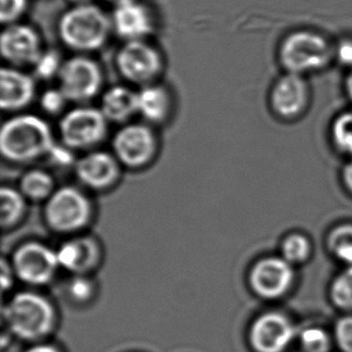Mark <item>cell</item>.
<instances>
[{
    "label": "cell",
    "instance_id": "obj_15",
    "mask_svg": "<svg viewBox=\"0 0 352 352\" xmlns=\"http://www.w3.org/2000/svg\"><path fill=\"white\" fill-rule=\"evenodd\" d=\"M112 27L119 38L126 41L144 40L153 33V19L149 10L138 0H124L115 5Z\"/></svg>",
    "mask_w": 352,
    "mask_h": 352
},
{
    "label": "cell",
    "instance_id": "obj_35",
    "mask_svg": "<svg viewBox=\"0 0 352 352\" xmlns=\"http://www.w3.org/2000/svg\"><path fill=\"white\" fill-rule=\"evenodd\" d=\"M12 276H14V268L11 263L6 261L5 258L1 260V283H3V290L9 289L12 285Z\"/></svg>",
    "mask_w": 352,
    "mask_h": 352
},
{
    "label": "cell",
    "instance_id": "obj_6",
    "mask_svg": "<svg viewBox=\"0 0 352 352\" xmlns=\"http://www.w3.org/2000/svg\"><path fill=\"white\" fill-rule=\"evenodd\" d=\"M58 81L69 102L83 105L100 93L104 75L96 60L81 54L64 62Z\"/></svg>",
    "mask_w": 352,
    "mask_h": 352
},
{
    "label": "cell",
    "instance_id": "obj_26",
    "mask_svg": "<svg viewBox=\"0 0 352 352\" xmlns=\"http://www.w3.org/2000/svg\"><path fill=\"white\" fill-rule=\"evenodd\" d=\"M331 296L334 305L344 310H352V266L334 280Z\"/></svg>",
    "mask_w": 352,
    "mask_h": 352
},
{
    "label": "cell",
    "instance_id": "obj_13",
    "mask_svg": "<svg viewBox=\"0 0 352 352\" xmlns=\"http://www.w3.org/2000/svg\"><path fill=\"white\" fill-rule=\"evenodd\" d=\"M294 272L283 257H265L252 266L249 284L252 291L263 298H278L290 289Z\"/></svg>",
    "mask_w": 352,
    "mask_h": 352
},
{
    "label": "cell",
    "instance_id": "obj_19",
    "mask_svg": "<svg viewBox=\"0 0 352 352\" xmlns=\"http://www.w3.org/2000/svg\"><path fill=\"white\" fill-rule=\"evenodd\" d=\"M100 111L109 123H130L138 115V91L125 86L111 87L101 96Z\"/></svg>",
    "mask_w": 352,
    "mask_h": 352
},
{
    "label": "cell",
    "instance_id": "obj_3",
    "mask_svg": "<svg viewBox=\"0 0 352 352\" xmlns=\"http://www.w3.org/2000/svg\"><path fill=\"white\" fill-rule=\"evenodd\" d=\"M10 329L24 340L46 337L54 324V309L43 296L35 292L14 295L4 310Z\"/></svg>",
    "mask_w": 352,
    "mask_h": 352
},
{
    "label": "cell",
    "instance_id": "obj_23",
    "mask_svg": "<svg viewBox=\"0 0 352 352\" xmlns=\"http://www.w3.org/2000/svg\"><path fill=\"white\" fill-rule=\"evenodd\" d=\"M329 248L339 260L352 266V225H340L329 234Z\"/></svg>",
    "mask_w": 352,
    "mask_h": 352
},
{
    "label": "cell",
    "instance_id": "obj_29",
    "mask_svg": "<svg viewBox=\"0 0 352 352\" xmlns=\"http://www.w3.org/2000/svg\"><path fill=\"white\" fill-rule=\"evenodd\" d=\"M300 343L305 352H327L329 349V336L320 329H305L300 334Z\"/></svg>",
    "mask_w": 352,
    "mask_h": 352
},
{
    "label": "cell",
    "instance_id": "obj_36",
    "mask_svg": "<svg viewBox=\"0 0 352 352\" xmlns=\"http://www.w3.org/2000/svg\"><path fill=\"white\" fill-rule=\"evenodd\" d=\"M343 178L344 182H345V186L352 192V162H350L344 168Z\"/></svg>",
    "mask_w": 352,
    "mask_h": 352
},
{
    "label": "cell",
    "instance_id": "obj_14",
    "mask_svg": "<svg viewBox=\"0 0 352 352\" xmlns=\"http://www.w3.org/2000/svg\"><path fill=\"white\" fill-rule=\"evenodd\" d=\"M294 336L295 329L284 315L267 313L252 324L250 343L257 352H283Z\"/></svg>",
    "mask_w": 352,
    "mask_h": 352
},
{
    "label": "cell",
    "instance_id": "obj_27",
    "mask_svg": "<svg viewBox=\"0 0 352 352\" xmlns=\"http://www.w3.org/2000/svg\"><path fill=\"white\" fill-rule=\"evenodd\" d=\"M332 133L337 147L352 155V112L338 117L334 122Z\"/></svg>",
    "mask_w": 352,
    "mask_h": 352
},
{
    "label": "cell",
    "instance_id": "obj_9",
    "mask_svg": "<svg viewBox=\"0 0 352 352\" xmlns=\"http://www.w3.org/2000/svg\"><path fill=\"white\" fill-rule=\"evenodd\" d=\"M331 47L324 38L310 32H297L286 38L280 48V60L290 74L319 70L329 63Z\"/></svg>",
    "mask_w": 352,
    "mask_h": 352
},
{
    "label": "cell",
    "instance_id": "obj_5",
    "mask_svg": "<svg viewBox=\"0 0 352 352\" xmlns=\"http://www.w3.org/2000/svg\"><path fill=\"white\" fill-rule=\"evenodd\" d=\"M107 124L100 109L80 105L62 116L58 130L67 147L72 151H91L105 140Z\"/></svg>",
    "mask_w": 352,
    "mask_h": 352
},
{
    "label": "cell",
    "instance_id": "obj_28",
    "mask_svg": "<svg viewBox=\"0 0 352 352\" xmlns=\"http://www.w3.org/2000/svg\"><path fill=\"white\" fill-rule=\"evenodd\" d=\"M67 102L69 101L67 96H64V93L59 89V87L47 89L40 96L41 110L50 116L62 115L67 107Z\"/></svg>",
    "mask_w": 352,
    "mask_h": 352
},
{
    "label": "cell",
    "instance_id": "obj_34",
    "mask_svg": "<svg viewBox=\"0 0 352 352\" xmlns=\"http://www.w3.org/2000/svg\"><path fill=\"white\" fill-rule=\"evenodd\" d=\"M337 58L339 62L345 67H352V41L345 40L343 43H339L337 48Z\"/></svg>",
    "mask_w": 352,
    "mask_h": 352
},
{
    "label": "cell",
    "instance_id": "obj_37",
    "mask_svg": "<svg viewBox=\"0 0 352 352\" xmlns=\"http://www.w3.org/2000/svg\"><path fill=\"white\" fill-rule=\"evenodd\" d=\"M27 352H59L57 349L50 346V345H38L35 348H32Z\"/></svg>",
    "mask_w": 352,
    "mask_h": 352
},
{
    "label": "cell",
    "instance_id": "obj_38",
    "mask_svg": "<svg viewBox=\"0 0 352 352\" xmlns=\"http://www.w3.org/2000/svg\"><path fill=\"white\" fill-rule=\"evenodd\" d=\"M346 91H348V94L352 99V72L349 76L348 81H346Z\"/></svg>",
    "mask_w": 352,
    "mask_h": 352
},
{
    "label": "cell",
    "instance_id": "obj_8",
    "mask_svg": "<svg viewBox=\"0 0 352 352\" xmlns=\"http://www.w3.org/2000/svg\"><path fill=\"white\" fill-rule=\"evenodd\" d=\"M157 135L146 123L122 125L112 140V152L122 166L138 170L148 166L157 155Z\"/></svg>",
    "mask_w": 352,
    "mask_h": 352
},
{
    "label": "cell",
    "instance_id": "obj_40",
    "mask_svg": "<svg viewBox=\"0 0 352 352\" xmlns=\"http://www.w3.org/2000/svg\"><path fill=\"white\" fill-rule=\"evenodd\" d=\"M106 1H109V3H112V4H119V3H122L124 0H106Z\"/></svg>",
    "mask_w": 352,
    "mask_h": 352
},
{
    "label": "cell",
    "instance_id": "obj_20",
    "mask_svg": "<svg viewBox=\"0 0 352 352\" xmlns=\"http://www.w3.org/2000/svg\"><path fill=\"white\" fill-rule=\"evenodd\" d=\"M172 100L165 87L153 83L138 91V115L148 124H162L171 112Z\"/></svg>",
    "mask_w": 352,
    "mask_h": 352
},
{
    "label": "cell",
    "instance_id": "obj_18",
    "mask_svg": "<svg viewBox=\"0 0 352 352\" xmlns=\"http://www.w3.org/2000/svg\"><path fill=\"white\" fill-rule=\"evenodd\" d=\"M272 107L283 118H294L305 110L308 102L305 82L296 74L279 78L272 91Z\"/></svg>",
    "mask_w": 352,
    "mask_h": 352
},
{
    "label": "cell",
    "instance_id": "obj_12",
    "mask_svg": "<svg viewBox=\"0 0 352 352\" xmlns=\"http://www.w3.org/2000/svg\"><path fill=\"white\" fill-rule=\"evenodd\" d=\"M120 162L113 153L91 151L77 159L75 175L82 186L94 191L109 190L120 177Z\"/></svg>",
    "mask_w": 352,
    "mask_h": 352
},
{
    "label": "cell",
    "instance_id": "obj_16",
    "mask_svg": "<svg viewBox=\"0 0 352 352\" xmlns=\"http://www.w3.org/2000/svg\"><path fill=\"white\" fill-rule=\"evenodd\" d=\"M36 85L33 76L17 67H3L0 72V107L4 112L23 110L33 102Z\"/></svg>",
    "mask_w": 352,
    "mask_h": 352
},
{
    "label": "cell",
    "instance_id": "obj_25",
    "mask_svg": "<svg viewBox=\"0 0 352 352\" xmlns=\"http://www.w3.org/2000/svg\"><path fill=\"white\" fill-rule=\"evenodd\" d=\"M63 64L62 56L56 50L43 51L36 63L34 64V76L40 81H51L58 78Z\"/></svg>",
    "mask_w": 352,
    "mask_h": 352
},
{
    "label": "cell",
    "instance_id": "obj_21",
    "mask_svg": "<svg viewBox=\"0 0 352 352\" xmlns=\"http://www.w3.org/2000/svg\"><path fill=\"white\" fill-rule=\"evenodd\" d=\"M54 184V178L50 172L43 168H32L21 177L19 189L27 200L46 202L56 191Z\"/></svg>",
    "mask_w": 352,
    "mask_h": 352
},
{
    "label": "cell",
    "instance_id": "obj_39",
    "mask_svg": "<svg viewBox=\"0 0 352 352\" xmlns=\"http://www.w3.org/2000/svg\"><path fill=\"white\" fill-rule=\"evenodd\" d=\"M69 1L75 6H80V5L91 4V0H69Z\"/></svg>",
    "mask_w": 352,
    "mask_h": 352
},
{
    "label": "cell",
    "instance_id": "obj_17",
    "mask_svg": "<svg viewBox=\"0 0 352 352\" xmlns=\"http://www.w3.org/2000/svg\"><path fill=\"white\" fill-rule=\"evenodd\" d=\"M56 252L59 266L76 276H86L99 265L101 258L100 244L89 236L67 239Z\"/></svg>",
    "mask_w": 352,
    "mask_h": 352
},
{
    "label": "cell",
    "instance_id": "obj_11",
    "mask_svg": "<svg viewBox=\"0 0 352 352\" xmlns=\"http://www.w3.org/2000/svg\"><path fill=\"white\" fill-rule=\"evenodd\" d=\"M1 56L12 67H34L43 53L41 38L27 24H10L0 36Z\"/></svg>",
    "mask_w": 352,
    "mask_h": 352
},
{
    "label": "cell",
    "instance_id": "obj_22",
    "mask_svg": "<svg viewBox=\"0 0 352 352\" xmlns=\"http://www.w3.org/2000/svg\"><path fill=\"white\" fill-rule=\"evenodd\" d=\"M27 213V199L19 189L4 186L0 190V225L1 229H14Z\"/></svg>",
    "mask_w": 352,
    "mask_h": 352
},
{
    "label": "cell",
    "instance_id": "obj_10",
    "mask_svg": "<svg viewBox=\"0 0 352 352\" xmlns=\"http://www.w3.org/2000/svg\"><path fill=\"white\" fill-rule=\"evenodd\" d=\"M14 276L29 285H45L56 276L59 261L57 252L38 241L22 243L12 255Z\"/></svg>",
    "mask_w": 352,
    "mask_h": 352
},
{
    "label": "cell",
    "instance_id": "obj_33",
    "mask_svg": "<svg viewBox=\"0 0 352 352\" xmlns=\"http://www.w3.org/2000/svg\"><path fill=\"white\" fill-rule=\"evenodd\" d=\"M336 337L344 352H352V318H344L336 327Z\"/></svg>",
    "mask_w": 352,
    "mask_h": 352
},
{
    "label": "cell",
    "instance_id": "obj_32",
    "mask_svg": "<svg viewBox=\"0 0 352 352\" xmlns=\"http://www.w3.org/2000/svg\"><path fill=\"white\" fill-rule=\"evenodd\" d=\"M69 292L74 300L78 302H86L94 294V286L86 276H76L69 285Z\"/></svg>",
    "mask_w": 352,
    "mask_h": 352
},
{
    "label": "cell",
    "instance_id": "obj_4",
    "mask_svg": "<svg viewBox=\"0 0 352 352\" xmlns=\"http://www.w3.org/2000/svg\"><path fill=\"white\" fill-rule=\"evenodd\" d=\"M93 217L89 197L76 186L56 189L45 202L43 218L56 234H74L86 229Z\"/></svg>",
    "mask_w": 352,
    "mask_h": 352
},
{
    "label": "cell",
    "instance_id": "obj_1",
    "mask_svg": "<svg viewBox=\"0 0 352 352\" xmlns=\"http://www.w3.org/2000/svg\"><path fill=\"white\" fill-rule=\"evenodd\" d=\"M54 144L52 129L38 116H14L0 130L1 155L5 160L17 165L47 157Z\"/></svg>",
    "mask_w": 352,
    "mask_h": 352
},
{
    "label": "cell",
    "instance_id": "obj_24",
    "mask_svg": "<svg viewBox=\"0 0 352 352\" xmlns=\"http://www.w3.org/2000/svg\"><path fill=\"white\" fill-rule=\"evenodd\" d=\"M310 252H311V245L308 238L305 237L303 234H290L281 244L283 258L290 265L307 261L309 258Z\"/></svg>",
    "mask_w": 352,
    "mask_h": 352
},
{
    "label": "cell",
    "instance_id": "obj_2",
    "mask_svg": "<svg viewBox=\"0 0 352 352\" xmlns=\"http://www.w3.org/2000/svg\"><path fill=\"white\" fill-rule=\"evenodd\" d=\"M112 19L96 5L74 6L59 21L62 43L76 52H93L105 46L112 32Z\"/></svg>",
    "mask_w": 352,
    "mask_h": 352
},
{
    "label": "cell",
    "instance_id": "obj_7",
    "mask_svg": "<svg viewBox=\"0 0 352 352\" xmlns=\"http://www.w3.org/2000/svg\"><path fill=\"white\" fill-rule=\"evenodd\" d=\"M119 74L131 85H153L162 75L164 60L157 48L144 40L126 41L116 57Z\"/></svg>",
    "mask_w": 352,
    "mask_h": 352
},
{
    "label": "cell",
    "instance_id": "obj_31",
    "mask_svg": "<svg viewBox=\"0 0 352 352\" xmlns=\"http://www.w3.org/2000/svg\"><path fill=\"white\" fill-rule=\"evenodd\" d=\"M74 152L70 148L67 147L65 144H54L51 152L47 155L50 162L57 167L75 166L77 159L74 155Z\"/></svg>",
    "mask_w": 352,
    "mask_h": 352
},
{
    "label": "cell",
    "instance_id": "obj_30",
    "mask_svg": "<svg viewBox=\"0 0 352 352\" xmlns=\"http://www.w3.org/2000/svg\"><path fill=\"white\" fill-rule=\"evenodd\" d=\"M28 8V0H1L0 19L3 24H14Z\"/></svg>",
    "mask_w": 352,
    "mask_h": 352
}]
</instances>
